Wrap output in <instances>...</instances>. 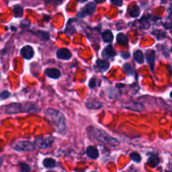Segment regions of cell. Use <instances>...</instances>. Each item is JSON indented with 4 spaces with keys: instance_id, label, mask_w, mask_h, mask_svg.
Listing matches in <instances>:
<instances>
[{
    "instance_id": "1",
    "label": "cell",
    "mask_w": 172,
    "mask_h": 172,
    "mask_svg": "<svg viewBox=\"0 0 172 172\" xmlns=\"http://www.w3.org/2000/svg\"><path fill=\"white\" fill-rule=\"evenodd\" d=\"M45 118L60 134H65L67 132L66 118L61 112L53 108H49L45 112Z\"/></svg>"
},
{
    "instance_id": "2",
    "label": "cell",
    "mask_w": 172,
    "mask_h": 172,
    "mask_svg": "<svg viewBox=\"0 0 172 172\" xmlns=\"http://www.w3.org/2000/svg\"><path fill=\"white\" fill-rule=\"evenodd\" d=\"M88 132L91 138L96 139L97 141L101 142L104 145H108L110 147H116L119 145V141L117 138L110 136L107 132H105L104 130H102L101 128L90 126L88 128Z\"/></svg>"
},
{
    "instance_id": "3",
    "label": "cell",
    "mask_w": 172,
    "mask_h": 172,
    "mask_svg": "<svg viewBox=\"0 0 172 172\" xmlns=\"http://www.w3.org/2000/svg\"><path fill=\"white\" fill-rule=\"evenodd\" d=\"M54 142V138L53 137H47V136H42L39 138H35L34 145V147L41 149H45L50 148L51 145Z\"/></svg>"
},
{
    "instance_id": "4",
    "label": "cell",
    "mask_w": 172,
    "mask_h": 172,
    "mask_svg": "<svg viewBox=\"0 0 172 172\" xmlns=\"http://www.w3.org/2000/svg\"><path fill=\"white\" fill-rule=\"evenodd\" d=\"M12 148L17 151H25L30 152L33 151L34 149V145L33 143L30 141H18L14 145H13Z\"/></svg>"
},
{
    "instance_id": "5",
    "label": "cell",
    "mask_w": 172,
    "mask_h": 172,
    "mask_svg": "<svg viewBox=\"0 0 172 172\" xmlns=\"http://www.w3.org/2000/svg\"><path fill=\"white\" fill-rule=\"evenodd\" d=\"M5 113L8 114H15L19 113H24V103H11L5 109Z\"/></svg>"
},
{
    "instance_id": "6",
    "label": "cell",
    "mask_w": 172,
    "mask_h": 172,
    "mask_svg": "<svg viewBox=\"0 0 172 172\" xmlns=\"http://www.w3.org/2000/svg\"><path fill=\"white\" fill-rule=\"evenodd\" d=\"M20 54L24 59L30 60V59H31L34 56V50L30 45H25V46H24L21 49Z\"/></svg>"
},
{
    "instance_id": "7",
    "label": "cell",
    "mask_w": 172,
    "mask_h": 172,
    "mask_svg": "<svg viewBox=\"0 0 172 172\" xmlns=\"http://www.w3.org/2000/svg\"><path fill=\"white\" fill-rule=\"evenodd\" d=\"M56 56L59 59H62V60H69L71 58V53L68 49L62 48V49H59L56 51Z\"/></svg>"
},
{
    "instance_id": "8",
    "label": "cell",
    "mask_w": 172,
    "mask_h": 172,
    "mask_svg": "<svg viewBox=\"0 0 172 172\" xmlns=\"http://www.w3.org/2000/svg\"><path fill=\"white\" fill-rule=\"evenodd\" d=\"M95 9H96V5L93 3H90V4H88L85 8L82 9L81 13L79 14V16H81L83 17L85 15H88V14H92L94 13Z\"/></svg>"
},
{
    "instance_id": "9",
    "label": "cell",
    "mask_w": 172,
    "mask_h": 172,
    "mask_svg": "<svg viewBox=\"0 0 172 172\" xmlns=\"http://www.w3.org/2000/svg\"><path fill=\"white\" fill-rule=\"evenodd\" d=\"M145 57H146V60H147V62L148 64L150 66V69L152 71H154V67H155V51H148L145 54Z\"/></svg>"
},
{
    "instance_id": "10",
    "label": "cell",
    "mask_w": 172,
    "mask_h": 172,
    "mask_svg": "<svg viewBox=\"0 0 172 172\" xmlns=\"http://www.w3.org/2000/svg\"><path fill=\"white\" fill-rule=\"evenodd\" d=\"M45 73L46 76H48L49 77L53 78V79H57L61 77V71H59L58 69L56 68H49L46 69Z\"/></svg>"
},
{
    "instance_id": "11",
    "label": "cell",
    "mask_w": 172,
    "mask_h": 172,
    "mask_svg": "<svg viewBox=\"0 0 172 172\" xmlns=\"http://www.w3.org/2000/svg\"><path fill=\"white\" fill-rule=\"evenodd\" d=\"M124 108L136 112H141L145 109L144 105L141 104V103H138V102H130L129 104L125 105Z\"/></svg>"
},
{
    "instance_id": "12",
    "label": "cell",
    "mask_w": 172,
    "mask_h": 172,
    "mask_svg": "<svg viewBox=\"0 0 172 172\" xmlns=\"http://www.w3.org/2000/svg\"><path fill=\"white\" fill-rule=\"evenodd\" d=\"M86 105L88 108H91V109H98V108H102V106L101 102L96 99H89L86 102Z\"/></svg>"
},
{
    "instance_id": "13",
    "label": "cell",
    "mask_w": 172,
    "mask_h": 172,
    "mask_svg": "<svg viewBox=\"0 0 172 172\" xmlns=\"http://www.w3.org/2000/svg\"><path fill=\"white\" fill-rule=\"evenodd\" d=\"M87 155H88V157L95 159L99 156V152L97 148H95L93 146H89L87 149Z\"/></svg>"
},
{
    "instance_id": "14",
    "label": "cell",
    "mask_w": 172,
    "mask_h": 172,
    "mask_svg": "<svg viewBox=\"0 0 172 172\" xmlns=\"http://www.w3.org/2000/svg\"><path fill=\"white\" fill-rule=\"evenodd\" d=\"M159 162V157L156 155H154L152 154L150 155V156L149 157L148 161H147V164H148L150 167L152 168H155L158 165Z\"/></svg>"
},
{
    "instance_id": "15",
    "label": "cell",
    "mask_w": 172,
    "mask_h": 172,
    "mask_svg": "<svg viewBox=\"0 0 172 172\" xmlns=\"http://www.w3.org/2000/svg\"><path fill=\"white\" fill-rule=\"evenodd\" d=\"M43 165H44V166L45 168L51 169L54 168L55 166H56V160H55L54 159L46 158L44 159Z\"/></svg>"
},
{
    "instance_id": "16",
    "label": "cell",
    "mask_w": 172,
    "mask_h": 172,
    "mask_svg": "<svg viewBox=\"0 0 172 172\" xmlns=\"http://www.w3.org/2000/svg\"><path fill=\"white\" fill-rule=\"evenodd\" d=\"M134 60L138 63L139 64H142L144 61H145V56H144V54H143V52L141 51H136L134 53Z\"/></svg>"
},
{
    "instance_id": "17",
    "label": "cell",
    "mask_w": 172,
    "mask_h": 172,
    "mask_svg": "<svg viewBox=\"0 0 172 172\" xmlns=\"http://www.w3.org/2000/svg\"><path fill=\"white\" fill-rule=\"evenodd\" d=\"M103 55L107 56L108 57H113L116 56V52H115L114 49L112 45H108L107 47L105 48L104 51H103Z\"/></svg>"
},
{
    "instance_id": "18",
    "label": "cell",
    "mask_w": 172,
    "mask_h": 172,
    "mask_svg": "<svg viewBox=\"0 0 172 172\" xmlns=\"http://www.w3.org/2000/svg\"><path fill=\"white\" fill-rule=\"evenodd\" d=\"M117 42H118L119 45H128V37H127L125 34L120 33V34H118V36H117Z\"/></svg>"
},
{
    "instance_id": "19",
    "label": "cell",
    "mask_w": 172,
    "mask_h": 172,
    "mask_svg": "<svg viewBox=\"0 0 172 172\" xmlns=\"http://www.w3.org/2000/svg\"><path fill=\"white\" fill-rule=\"evenodd\" d=\"M102 39L104 42H107V43H110L113 41V35L112 34L111 31L107 30L105 31L104 33L102 34Z\"/></svg>"
},
{
    "instance_id": "20",
    "label": "cell",
    "mask_w": 172,
    "mask_h": 172,
    "mask_svg": "<svg viewBox=\"0 0 172 172\" xmlns=\"http://www.w3.org/2000/svg\"><path fill=\"white\" fill-rule=\"evenodd\" d=\"M97 63H98L99 68L102 71H107L109 67V62L106 60H98Z\"/></svg>"
},
{
    "instance_id": "21",
    "label": "cell",
    "mask_w": 172,
    "mask_h": 172,
    "mask_svg": "<svg viewBox=\"0 0 172 172\" xmlns=\"http://www.w3.org/2000/svg\"><path fill=\"white\" fill-rule=\"evenodd\" d=\"M139 13H140V9H139V7L137 6V5L133 6L131 8V9H130V15H131L132 17H138Z\"/></svg>"
},
{
    "instance_id": "22",
    "label": "cell",
    "mask_w": 172,
    "mask_h": 172,
    "mask_svg": "<svg viewBox=\"0 0 172 172\" xmlns=\"http://www.w3.org/2000/svg\"><path fill=\"white\" fill-rule=\"evenodd\" d=\"M14 13L15 17H21V16L23 15V9H22V7H20V5H16V6L14 8Z\"/></svg>"
},
{
    "instance_id": "23",
    "label": "cell",
    "mask_w": 172,
    "mask_h": 172,
    "mask_svg": "<svg viewBox=\"0 0 172 172\" xmlns=\"http://www.w3.org/2000/svg\"><path fill=\"white\" fill-rule=\"evenodd\" d=\"M130 158H131L132 160H134L136 163H139V162L141 161V156H140V155L138 154V153H135V152L132 153L131 155H130Z\"/></svg>"
},
{
    "instance_id": "24",
    "label": "cell",
    "mask_w": 172,
    "mask_h": 172,
    "mask_svg": "<svg viewBox=\"0 0 172 172\" xmlns=\"http://www.w3.org/2000/svg\"><path fill=\"white\" fill-rule=\"evenodd\" d=\"M20 170L22 172H30V166L25 164V163H20Z\"/></svg>"
},
{
    "instance_id": "25",
    "label": "cell",
    "mask_w": 172,
    "mask_h": 172,
    "mask_svg": "<svg viewBox=\"0 0 172 172\" xmlns=\"http://www.w3.org/2000/svg\"><path fill=\"white\" fill-rule=\"evenodd\" d=\"M9 96H10V93L8 91H2V92L0 93V98H2V99H7Z\"/></svg>"
},
{
    "instance_id": "26",
    "label": "cell",
    "mask_w": 172,
    "mask_h": 172,
    "mask_svg": "<svg viewBox=\"0 0 172 172\" xmlns=\"http://www.w3.org/2000/svg\"><path fill=\"white\" fill-rule=\"evenodd\" d=\"M111 3L116 6H121L123 4V0H111Z\"/></svg>"
},
{
    "instance_id": "27",
    "label": "cell",
    "mask_w": 172,
    "mask_h": 172,
    "mask_svg": "<svg viewBox=\"0 0 172 172\" xmlns=\"http://www.w3.org/2000/svg\"><path fill=\"white\" fill-rule=\"evenodd\" d=\"M89 87L91 88H94L96 87V81L94 79H91L90 82H89Z\"/></svg>"
},
{
    "instance_id": "28",
    "label": "cell",
    "mask_w": 172,
    "mask_h": 172,
    "mask_svg": "<svg viewBox=\"0 0 172 172\" xmlns=\"http://www.w3.org/2000/svg\"><path fill=\"white\" fill-rule=\"evenodd\" d=\"M96 3H98V4H102V3H103L105 0H94Z\"/></svg>"
},
{
    "instance_id": "29",
    "label": "cell",
    "mask_w": 172,
    "mask_h": 172,
    "mask_svg": "<svg viewBox=\"0 0 172 172\" xmlns=\"http://www.w3.org/2000/svg\"><path fill=\"white\" fill-rule=\"evenodd\" d=\"M122 56H123V57L124 58H128L129 57V55L128 54H124V53H122Z\"/></svg>"
},
{
    "instance_id": "30",
    "label": "cell",
    "mask_w": 172,
    "mask_h": 172,
    "mask_svg": "<svg viewBox=\"0 0 172 172\" xmlns=\"http://www.w3.org/2000/svg\"><path fill=\"white\" fill-rule=\"evenodd\" d=\"M79 3H85L86 1H88V0H77Z\"/></svg>"
},
{
    "instance_id": "31",
    "label": "cell",
    "mask_w": 172,
    "mask_h": 172,
    "mask_svg": "<svg viewBox=\"0 0 172 172\" xmlns=\"http://www.w3.org/2000/svg\"><path fill=\"white\" fill-rule=\"evenodd\" d=\"M3 159H4V158H3V157H1V158H0V166H1L2 163H3Z\"/></svg>"
},
{
    "instance_id": "32",
    "label": "cell",
    "mask_w": 172,
    "mask_h": 172,
    "mask_svg": "<svg viewBox=\"0 0 172 172\" xmlns=\"http://www.w3.org/2000/svg\"><path fill=\"white\" fill-rule=\"evenodd\" d=\"M93 172H96V171H93Z\"/></svg>"
}]
</instances>
